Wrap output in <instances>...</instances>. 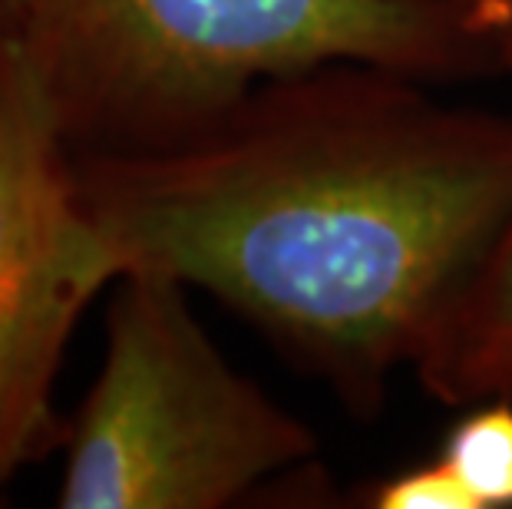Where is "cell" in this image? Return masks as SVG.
<instances>
[{"label": "cell", "instance_id": "6", "mask_svg": "<svg viewBox=\"0 0 512 509\" xmlns=\"http://www.w3.org/2000/svg\"><path fill=\"white\" fill-rule=\"evenodd\" d=\"M440 460L470 493L473 509H512V397H489L456 420Z\"/></svg>", "mask_w": 512, "mask_h": 509}, {"label": "cell", "instance_id": "2", "mask_svg": "<svg viewBox=\"0 0 512 509\" xmlns=\"http://www.w3.org/2000/svg\"><path fill=\"white\" fill-rule=\"evenodd\" d=\"M17 40L76 156L189 143L331 63L423 83L496 73L463 0H24Z\"/></svg>", "mask_w": 512, "mask_h": 509}, {"label": "cell", "instance_id": "4", "mask_svg": "<svg viewBox=\"0 0 512 509\" xmlns=\"http://www.w3.org/2000/svg\"><path fill=\"white\" fill-rule=\"evenodd\" d=\"M119 262L76 186L20 40H0V490L57 443L53 381L76 318Z\"/></svg>", "mask_w": 512, "mask_h": 509}, {"label": "cell", "instance_id": "7", "mask_svg": "<svg viewBox=\"0 0 512 509\" xmlns=\"http://www.w3.org/2000/svg\"><path fill=\"white\" fill-rule=\"evenodd\" d=\"M364 503L374 509H473L470 493L440 457L374 483Z\"/></svg>", "mask_w": 512, "mask_h": 509}, {"label": "cell", "instance_id": "9", "mask_svg": "<svg viewBox=\"0 0 512 509\" xmlns=\"http://www.w3.org/2000/svg\"><path fill=\"white\" fill-rule=\"evenodd\" d=\"M20 10H24V0H0V40L17 37Z\"/></svg>", "mask_w": 512, "mask_h": 509}, {"label": "cell", "instance_id": "8", "mask_svg": "<svg viewBox=\"0 0 512 509\" xmlns=\"http://www.w3.org/2000/svg\"><path fill=\"white\" fill-rule=\"evenodd\" d=\"M463 7L493 67L512 73V0H463Z\"/></svg>", "mask_w": 512, "mask_h": 509}, {"label": "cell", "instance_id": "5", "mask_svg": "<svg viewBox=\"0 0 512 509\" xmlns=\"http://www.w3.org/2000/svg\"><path fill=\"white\" fill-rule=\"evenodd\" d=\"M417 374L427 394L453 407L512 397V219Z\"/></svg>", "mask_w": 512, "mask_h": 509}, {"label": "cell", "instance_id": "3", "mask_svg": "<svg viewBox=\"0 0 512 509\" xmlns=\"http://www.w3.org/2000/svg\"><path fill=\"white\" fill-rule=\"evenodd\" d=\"M116 285L63 509H222L308 467L318 437L225 361L182 281L129 272Z\"/></svg>", "mask_w": 512, "mask_h": 509}, {"label": "cell", "instance_id": "1", "mask_svg": "<svg viewBox=\"0 0 512 509\" xmlns=\"http://www.w3.org/2000/svg\"><path fill=\"white\" fill-rule=\"evenodd\" d=\"M76 186L119 278L209 291L377 414L512 219V116L331 63L261 86L189 143L76 156Z\"/></svg>", "mask_w": 512, "mask_h": 509}]
</instances>
